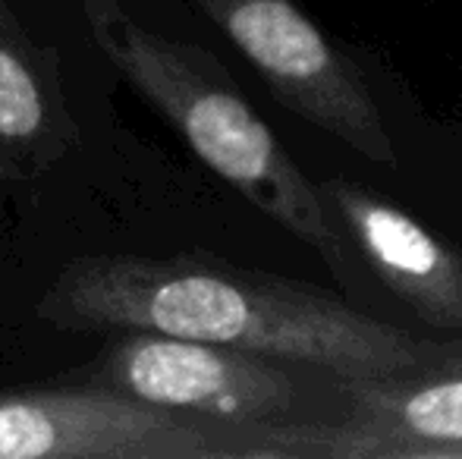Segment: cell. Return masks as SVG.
Returning <instances> with one entry per match:
<instances>
[{
    "label": "cell",
    "mask_w": 462,
    "mask_h": 459,
    "mask_svg": "<svg viewBox=\"0 0 462 459\" xmlns=\"http://www.w3.org/2000/svg\"><path fill=\"white\" fill-rule=\"evenodd\" d=\"M35 315L69 334H171L337 378L412 372L450 355L321 289L201 255L79 258L44 289Z\"/></svg>",
    "instance_id": "obj_1"
},
{
    "label": "cell",
    "mask_w": 462,
    "mask_h": 459,
    "mask_svg": "<svg viewBox=\"0 0 462 459\" xmlns=\"http://www.w3.org/2000/svg\"><path fill=\"white\" fill-rule=\"evenodd\" d=\"M82 13L101 54L186 145L337 277H346V245L330 221L321 186L280 145L274 129L252 111L211 54L148 29L120 0H82Z\"/></svg>",
    "instance_id": "obj_2"
},
{
    "label": "cell",
    "mask_w": 462,
    "mask_h": 459,
    "mask_svg": "<svg viewBox=\"0 0 462 459\" xmlns=\"http://www.w3.org/2000/svg\"><path fill=\"white\" fill-rule=\"evenodd\" d=\"M280 425H239L110 387L0 393V459H283Z\"/></svg>",
    "instance_id": "obj_3"
},
{
    "label": "cell",
    "mask_w": 462,
    "mask_h": 459,
    "mask_svg": "<svg viewBox=\"0 0 462 459\" xmlns=\"http://www.w3.org/2000/svg\"><path fill=\"white\" fill-rule=\"evenodd\" d=\"M286 111L374 164H396L383 114L356 63L292 0H192Z\"/></svg>",
    "instance_id": "obj_4"
},
{
    "label": "cell",
    "mask_w": 462,
    "mask_h": 459,
    "mask_svg": "<svg viewBox=\"0 0 462 459\" xmlns=\"http://www.w3.org/2000/svg\"><path fill=\"white\" fill-rule=\"evenodd\" d=\"M280 362L236 346L129 331L97 355L88 384L224 422H290L299 390Z\"/></svg>",
    "instance_id": "obj_5"
},
{
    "label": "cell",
    "mask_w": 462,
    "mask_h": 459,
    "mask_svg": "<svg viewBox=\"0 0 462 459\" xmlns=\"http://www.w3.org/2000/svg\"><path fill=\"white\" fill-rule=\"evenodd\" d=\"M340 422H286V459H462V359L340 378Z\"/></svg>",
    "instance_id": "obj_6"
},
{
    "label": "cell",
    "mask_w": 462,
    "mask_h": 459,
    "mask_svg": "<svg viewBox=\"0 0 462 459\" xmlns=\"http://www.w3.org/2000/svg\"><path fill=\"white\" fill-rule=\"evenodd\" d=\"M321 196L343 217L377 277L431 327L462 334V258L402 208L330 179Z\"/></svg>",
    "instance_id": "obj_7"
},
{
    "label": "cell",
    "mask_w": 462,
    "mask_h": 459,
    "mask_svg": "<svg viewBox=\"0 0 462 459\" xmlns=\"http://www.w3.org/2000/svg\"><path fill=\"white\" fill-rule=\"evenodd\" d=\"M54 148V101L29 48L0 13V177H29Z\"/></svg>",
    "instance_id": "obj_8"
}]
</instances>
